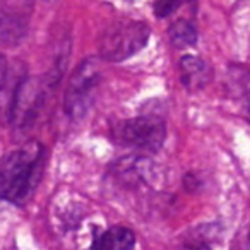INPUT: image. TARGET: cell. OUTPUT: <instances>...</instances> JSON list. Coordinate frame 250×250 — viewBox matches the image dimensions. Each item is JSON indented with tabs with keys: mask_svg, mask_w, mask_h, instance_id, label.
<instances>
[{
	"mask_svg": "<svg viewBox=\"0 0 250 250\" xmlns=\"http://www.w3.org/2000/svg\"><path fill=\"white\" fill-rule=\"evenodd\" d=\"M43 147L38 144H29L18 151H12L2 165V194L4 199L22 204L33 188L42 171Z\"/></svg>",
	"mask_w": 250,
	"mask_h": 250,
	"instance_id": "1",
	"label": "cell"
},
{
	"mask_svg": "<svg viewBox=\"0 0 250 250\" xmlns=\"http://www.w3.org/2000/svg\"><path fill=\"white\" fill-rule=\"evenodd\" d=\"M149 28L144 22L120 21L106 28L100 38V55L110 62H122L146 46Z\"/></svg>",
	"mask_w": 250,
	"mask_h": 250,
	"instance_id": "2",
	"label": "cell"
},
{
	"mask_svg": "<svg viewBox=\"0 0 250 250\" xmlns=\"http://www.w3.org/2000/svg\"><path fill=\"white\" fill-rule=\"evenodd\" d=\"M98 79H100L98 65L93 59H86L84 62H81V65L72 74L65 93V110L72 118L83 117L91 106Z\"/></svg>",
	"mask_w": 250,
	"mask_h": 250,
	"instance_id": "3",
	"label": "cell"
},
{
	"mask_svg": "<svg viewBox=\"0 0 250 250\" xmlns=\"http://www.w3.org/2000/svg\"><path fill=\"white\" fill-rule=\"evenodd\" d=\"M167 127L156 117H139L125 122L120 127V139L127 146L137 149L156 151L165 143Z\"/></svg>",
	"mask_w": 250,
	"mask_h": 250,
	"instance_id": "4",
	"label": "cell"
},
{
	"mask_svg": "<svg viewBox=\"0 0 250 250\" xmlns=\"http://www.w3.org/2000/svg\"><path fill=\"white\" fill-rule=\"evenodd\" d=\"M136 238L130 229L124 226H113L94 240L91 250H132Z\"/></svg>",
	"mask_w": 250,
	"mask_h": 250,
	"instance_id": "5",
	"label": "cell"
},
{
	"mask_svg": "<svg viewBox=\"0 0 250 250\" xmlns=\"http://www.w3.org/2000/svg\"><path fill=\"white\" fill-rule=\"evenodd\" d=\"M182 81L188 89H199L209 81V67L197 57H184L180 62Z\"/></svg>",
	"mask_w": 250,
	"mask_h": 250,
	"instance_id": "6",
	"label": "cell"
},
{
	"mask_svg": "<svg viewBox=\"0 0 250 250\" xmlns=\"http://www.w3.org/2000/svg\"><path fill=\"white\" fill-rule=\"evenodd\" d=\"M170 40L175 46L178 48H185V46H192L197 40V31H195L194 24L188 21H177L171 24L170 28Z\"/></svg>",
	"mask_w": 250,
	"mask_h": 250,
	"instance_id": "7",
	"label": "cell"
},
{
	"mask_svg": "<svg viewBox=\"0 0 250 250\" xmlns=\"http://www.w3.org/2000/svg\"><path fill=\"white\" fill-rule=\"evenodd\" d=\"M182 4V0H154V14L158 18H167L170 16L178 5Z\"/></svg>",
	"mask_w": 250,
	"mask_h": 250,
	"instance_id": "8",
	"label": "cell"
},
{
	"mask_svg": "<svg viewBox=\"0 0 250 250\" xmlns=\"http://www.w3.org/2000/svg\"><path fill=\"white\" fill-rule=\"evenodd\" d=\"M187 250H209L208 247H204V245H199V247H188Z\"/></svg>",
	"mask_w": 250,
	"mask_h": 250,
	"instance_id": "9",
	"label": "cell"
},
{
	"mask_svg": "<svg viewBox=\"0 0 250 250\" xmlns=\"http://www.w3.org/2000/svg\"><path fill=\"white\" fill-rule=\"evenodd\" d=\"M249 117H250V108H249Z\"/></svg>",
	"mask_w": 250,
	"mask_h": 250,
	"instance_id": "10",
	"label": "cell"
}]
</instances>
